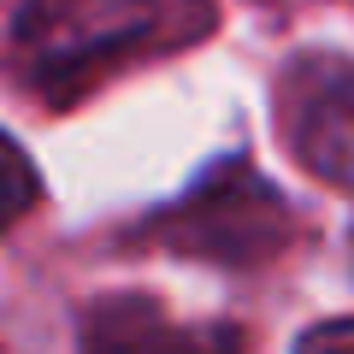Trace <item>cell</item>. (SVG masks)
<instances>
[{"mask_svg": "<svg viewBox=\"0 0 354 354\" xmlns=\"http://www.w3.org/2000/svg\"><path fill=\"white\" fill-rule=\"evenodd\" d=\"M171 0H30L18 12V59L48 88H77L101 65L171 30Z\"/></svg>", "mask_w": 354, "mask_h": 354, "instance_id": "6da1fadb", "label": "cell"}, {"mask_svg": "<svg viewBox=\"0 0 354 354\" xmlns=\"http://www.w3.org/2000/svg\"><path fill=\"white\" fill-rule=\"evenodd\" d=\"M283 136L313 177L354 189V59H295L283 77Z\"/></svg>", "mask_w": 354, "mask_h": 354, "instance_id": "7a4b0ae2", "label": "cell"}, {"mask_svg": "<svg viewBox=\"0 0 354 354\" xmlns=\"http://www.w3.org/2000/svg\"><path fill=\"white\" fill-rule=\"evenodd\" d=\"M165 230L177 236V248L218 254V260H260L283 242V207L260 177H248V165H225L165 218Z\"/></svg>", "mask_w": 354, "mask_h": 354, "instance_id": "3957f363", "label": "cell"}, {"mask_svg": "<svg viewBox=\"0 0 354 354\" xmlns=\"http://www.w3.org/2000/svg\"><path fill=\"white\" fill-rule=\"evenodd\" d=\"M83 354H242V342L230 325H189L142 295H124L88 313Z\"/></svg>", "mask_w": 354, "mask_h": 354, "instance_id": "277c9868", "label": "cell"}, {"mask_svg": "<svg viewBox=\"0 0 354 354\" xmlns=\"http://www.w3.org/2000/svg\"><path fill=\"white\" fill-rule=\"evenodd\" d=\"M30 207H36V165H30V153L0 130V230L18 225Z\"/></svg>", "mask_w": 354, "mask_h": 354, "instance_id": "5b68a950", "label": "cell"}, {"mask_svg": "<svg viewBox=\"0 0 354 354\" xmlns=\"http://www.w3.org/2000/svg\"><path fill=\"white\" fill-rule=\"evenodd\" d=\"M295 354H354V319H325V325H313L295 342Z\"/></svg>", "mask_w": 354, "mask_h": 354, "instance_id": "8992f818", "label": "cell"}]
</instances>
